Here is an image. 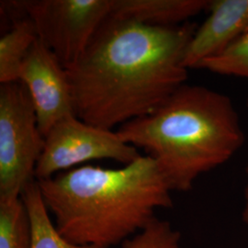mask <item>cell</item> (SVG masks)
I'll return each mask as SVG.
<instances>
[{
	"label": "cell",
	"instance_id": "obj_3",
	"mask_svg": "<svg viewBox=\"0 0 248 248\" xmlns=\"http://www.w3.org/2000/svg\"><path fill=\"white\" fill-rule=\"evenodd\" d=\"M155 161L172 191H188L197 178L226 163L245 142L228 96L184 84L152 114L116 131Z\"/></svg>",
	"mask_w": 248,
	"mask_h": 248
},
{
	"label": "cell",
	"instance_id": "obj_9",
	"mask_svg": "<svg viewBox=\"0 0 248 248\" xmlns=\"http://www.w3.org/2000/svg\"><path fill=\"white\" fill-rule=\"evenodd\" d=\"M210 0H111L109 16L155 27L181 25L204 10Z\"/></svg>",
	"mask_w": 248,
	"mask_h": 248
},
{
	"label": "cell",
	"instance_id": "obj_1",
	"mask_svg": "<svg viewBox=\"0 0 248 248\" xmlns=\"http://www.w3.org/2000/svg\"><path fill=\"white\" fill-rule=\"evenodd\" d=\"M198 26H148L108 16L66 69L76 116L112 130L150 115L186 84V47Z\"/></svg>",
	"mask_w": 248,
	"mask_h": 248
},
{
	"label": "cell",
	"instance_id": "obj_14",
	"mask_svg": "<svg viewBox=\"0 0 248 248\" xmlns=\"http://www.w3.org/2000/svg\"><path fill=\"white\" fill-rule=\"evenodd\" d=\"M121 248H184L181 233L167 221L155 219L150 224L122 244Z\"/></svg>",
	"mask_w": 248,
	"mask_h": 248
},
{
	"label": "cell",
	"instance_id": "obj_10",
	"mask_svg": "<svg viewBox=\"0 0 248 248\" xmlns=\"http://www.w3.org/2000/svg\"><path fill=\"white\" fill-rule=\"evenodd\" d=\"M12 18V26L0 39V84L18 81L21 64L38 39L31 18L24 15Z\"/></svg>",
	"mask_w": 248,
	"mask_h": 248
},
{
	"label": "cell",
	"instance_id": "obj_4",
	"mask_svg": "<svg viewBox=\"0 0 248 248\" xmlns=\"http://www.w3.org/2000/svg\"><path fill=\"white\" fill-rule=\"evenodd\" d=\"M35 108L19 81L0 85V200L20 198L45 147Z\"/></svg>",
	"mask_w": 248,
	"mask_h": 248
},
{
	"label": "cell",
	"instance_id": "obj_7",
	"mask_svg": "<svg viewBox=\"0 0 248 248\" xmlns=\"http://www.w3.org/2000/svg\"><path fill=\"white\" fill-rule=\"evenodd\" d=\"M18 81L31 96L45 137L63 117L76 115L66 69L39 38L21 64Z\"/></svg>",
	"mask_w": 248,
	"mask_h": 248
},
{
	"label": "cell",
	"instance_id": "obj_16",
	"mask_svg": "<svg viewBox=\"0 0 248 248\" xmlns=\"http://www.w3.org/2000/svg\"></svg>",
	"mask_w": 248,
	"mask_h": 248
},
{
	"label": "cell",
	"instance_id": "obj_2",
	"mask_svg": "<svg viewBox=\"0 0 248 248\" xmlns=\"http://www.w3.org/2000/svg\"><path fill=\"white\" fill-rule=\"evenodd\" d=\"M55 226L71 243L98 248L123 244L173 207L171 188L148 155L122 169L84 166L37 180Z\"/></svg>",
	"mask_w": 248,
	"mask_h": 248
},
{
	"label": "cell",
	"instance_id": "obj_12",
	"mask_svg": "<svg viewBox=\"0 0 248 248\" xmlns=\"http://www.w3.org/2000/svg\"><path fill=\"white\" fill-rule=\"evenodd\" d=\"M31 225L20 198L0 200V248H31Z\"/></svg>",
	"mask_w": 248,
	"mask_h": 248
},
{
	"label": "cell",
	"instance_id": "obj_5",
	"mask_svg": "<svg viewBox=\"0 0 248 248\" xmlns=\"http://www.w3.org/2000/svg\"><path fill=\"white\" fill-rule=\"evenodd\" d=\"M1 7L9 14L31 18L38 38L67 69L109 16L111 0L5 1Z\"/></svg>",
	"mask_w": 248,
	"mask_h": 248
},
{
	"label": "cell",
	"instance_id": "obj_15",
	"mask_svg": "<svg viewBox=\"0 0 248 248\" xmlns=\"http://www.w3.org/2000/svg\"><path fill=\"white\" fill-rule=\"evenodd\" d=\"M246 175H247V184L245 187V205L243 210V220L248 226V163L246 169Z\"/></svg>",
	"mask_w": 248,
	"mask_h": 248
},
{
	"label": "cell",
	"instance_id": "obj_11",
	"mask_svg": "<svg viewBox=\"0 0 248 248\" xmlns=\"http://www.w3.org/2000/svg\"><path fill=\"white\" fill-rule=\"evenodd\" d=\"M20 197L31 225V248H98L71 243L57 231L49 216V211L36 179L24 187Z\"/></svg>",
	"mask_w": 248,
	"mask_h": 248
},
{
	"label": "cell",
	"instance_id": "obj_6",
	"mask_svg": "<svg viewBox=\"0 0 248 248\" xmlns=\"http://www.w3.org/2000/svg\"><path fill=\"white\" fill-rule=\"evenodd\" d=\"M45 147L35 169L36 180H43L73 169L88 161L110 159L129 165L141 154L124 142L117 132L63 117L46 134Z\"/></svg>",
	"mask_w": 248,
	"mask_h": 248
},
{
	"label": "cell",
	"instance_id": "obj_8",
	"mask_svg": "<svg viewBox=\"0 0 248 248\" xmlns=\"http://www.w3.org/2000/svg\"><path fill=\"white\" fill-rule=\"evenodd\" d=\"M209 16L186 47L183 64L195 68L220 55L248 33V0H210Z\"/></svg>",
	"mask_w": 248,
	"mask_h": 248
},
{
	"label": "cell",
	"instance_id": "obj_13",
	"mask_svg": "<svg viewBox=\"0 0 248 248\" xmlns=\"http://www.w3.org/2000/svg\"><path fill=\"white\" fill-rule=\"evenodd\" d=\"M198 69L248 79V33L220 55L205 60Z\"/></svg>",
	"mask_w": 248,
	"mask_h": 248
}]
</instances>
